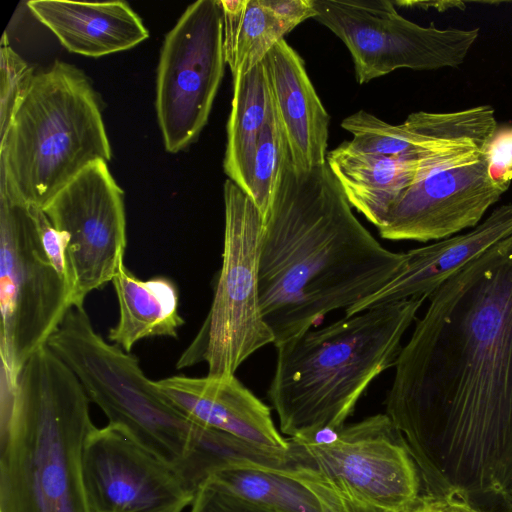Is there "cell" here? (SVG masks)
Instances as JSON below:
<instances>
[{"label": "cell", "mask_w": 512, "mask_h": 512, "mask_svg": "<svg viewBox=\"0 0 512 512\" xmlns=\"http://www.w3.org/2000/svg\"><path fill=\"white\" fill-rule=\"evenodd\" d=\"M385 399L427 494L512 512V235L428 298Z\"/></svg>", "instance_id": "cell-1"}, {"label": "cell", "mask_w": 512, "mask_h": 512, "mask_svg": "<svg viewBox=\"0 0 512 512\" xmlns=\"http://www.w3.org/2000/svg\"><path fill=\"white\" fill-rule=\"evenodd\" d=\"M360 223L327 163L295 170L290 155L264 218L259 258L263 318L274 346L350 309L402 269Z\"/></svg>", "instance_id": "cell-2"}, {"label": "cell", "mask_w": 512, "mask_h": 512, "mask_svg": "<svg viewBox=\"0 0 512 512\" xmlns=\"http://www.w3.org/2000/svg\"><path fill=\"white\" fill-rule=\"evenodd\" d=\"M0 512H90L83 447L90 399L47 346L0 378Z\"/></svg>", "instance_id": "cell-3"}, {"label": "cell", "mask_w": 512, "mask_h": 512, "mask_svg": "<svg viewBox=\"0 0 512 512\" xmlns=\"http://www.w3.org/2000/svg\"><path fill=\"white\" fill-rule=\"evenodd\" d=\"M425 297L344 316L276 345L267 395L289 438L306 440L345 425L369 385L395 365L401 341Z\"/></svg>", "instance_id": "cell-4"}, {"label": "cell", "mask_w": 512, "mask_h": 512, "mask_svg": "<svg viewBox=\"0 0 512 512\" xmlns=\"http://www.w3.org/2000/svg\"><path fill=\"white\" fill-rule=\"evenodd\" d=\"M111 153L91 82L56 60L35 74L0 137V194L42 208L83 169L108 162Z\"/></svg>", "instance_id": "cell-5"}, {"label": "cell", "mask_w": 512, "mask_h": 512, "mask_svg": "<svg viewBox=\"0 0 512 512\" xmlns=\"http://www.w3.org/2000/svg\"><path fill=\"white\" fill-rule=\"evenodd\" d=\"M46 345L76 375L109 424L124 430L171 466L188 485L205 427L191 421L160 394L137 357L104 340L94 330L83 305L69 308Z\"/></svg>", "instance_id": "cell-6"}, {"label": "cell", "mask_w": 512, "mask_h": 512, "mask_svg": "<svg viewBox=\"0 0 512 512\" xmlns=\"http://www.w3.org/2000/svg\"><path fill=\"white\" fill-rule=\"evenodd\" d=\"M222 264L210 309L181 353L178 370L205 363L207 376L227 378L257 350L272 343L260 305L259 258L264 219L251 197L231 180L224 184Z\"/></svg>", "instance_id": "cell-7"}, {"label": "cell", "mask_w": 512, "mask_h": 512, "mask_svg": "<svg viewBox=\"0 0 512 512\" xmlns=\"http://www.w3.org/2000/svg\"><path fill=\"white\" fill-rule=\"evenodd\" d=\"M71 306V288L47 255L30 206L0 194L1 374L15 381Z\"/></svg>", "instance_id": "cell-8"}, {"label": "cell", "mask_w": 512, "mask_h": 512, "mask_svg": "<svg viewBox=\"0 0 512 512\" xmlns=\"http://www.w3.org/2000/svg\"><path fill=\"white\" fill-rule=\"evenodd\" d=\"M313 6L314 19L350 51L359 84L401 68L457 67L480 32L421 26L400 15L388 0H313Z\"/></svg>", "instance_id": "cell-9"}, {"label": "cell", "mask_w": 512, "mask_h": 512, "mask_svg": "<svg viewBox=\"0 0 512 512\" xmlns=\"http://www.w3.org/2000/svg\"><path fill=\"white\" fill-rule=\"evenodd\" d=\"M225 64L220 0H198L167 33L160 52L155 107L168 152L186 148L206 125Z\"/></svg>", "instance_id": "cell-10"}, {"label": "cell", "mask_w": 512, "mask_h": 512, "mask_svg": "<svg viewBox=\"0 0 512 512\" xmlns=\"http://www.w3.org/2000/svg\"><path fill=\"white\" fill-rule=\"evenodd\" d=\"M42 210L63 235L73 279L72 306L112 282L127 244L124 193L97 161L61 188Z\"/></svg>", "instance_id": "cell-11"}, {"label": "cell", "mask_w": 512, "mask_h": 512, "mask_svg": "<svg viewBox=\"0 0 512 512\" xmlns=\"http://www.w3.org/2000/svg\"><path fill=\"white\" fill-rule=\"evenodd\" d=\"M291 439L300 466L319 471L375 505L401 512L420 495L418 469L386 413L344 425L330 443Z\"/></svg>", "instance_id": "cell-12"}, {"label": "cell", "mask_w": 512, "mask_h": 512, "mask_svg": "<svg viewBox=\"0 0 512 512\" xmlns=\"http://www.w3.org/2000/svg\"><path fill=\"white\" fill-rule=\"evenodd\" d=\"M82 469L90 512H182L194 498L171 466L109 423L87 436Z\"/></svg>", "instance_id": "cell-13"}, {"label": "cell", "mask_w": 512, "mask_h": 512, "mask_svg": "<svg viewBox=\"0 0 512 512\" xmlns=\"http://www.w3.org/2000/svg\"><path fill=\"white\" fill-rule=\"evenodd\" d=\"M508 189L489 178L483 152L430 169L422 159L418 177L378 228L383 239L428 242L477 226Z\"/></svg>", "instance_id": "cell-14"}, {"label": "cell", "mask_w": 512, "mask_h": 512, "mask_svg": "<svg viewBox=\"0 0 512 512\" xmlns=\"http://www.w3.org/2000/svg\"><path fill=\"white\" fill-rule=\"evenodd\" d=\"M153 383L167 401L198 425L270 450L285 452L290 448L289 440L278 432L270 408L235 375H173Z\"/></svg>", "instance_id": "cell-15"}, {"label": "cell", "mask_w": 512, "mask_h": 512, "mask_svg": "<svg viewBox=\"0 0 512 512\" xmlns=\"http://www.w3.org/2000/svg\"><path fill=\"white\" fill-rule=\"evenodd\" d=\"M510 235L512 204H505L495 208L469 232L405 252L400 272L379 291L346 310L345 315L393 301L428 299L451 275Z\"/></svg>", "instance_id": "cell-16"}, {"label": "cell", "mask_w": 512, "mask_h": 512, "mask_svg": "<svg viewBox=\"0 0 512 512\" xmlns=\"http://www.w3.org/2000/svg\"><path fill=\"white\" fill-rule=\"evenodd\" d=\"M263 62L295 170L310 171L325 165L330 117L310 81L303 59L282 39Z\"/></svg>", "instance_id": "cell-17"}, {"label": "cell", "mask_w": 512, "mask_h": 512, "mask_svg": "<svg viewBox=\"0 0 512 512\" xmlns=\"http://www.w3.org/2000/svg\"><path fill=\"white\" fill-rule=\"evenodd\" d=\"M27 6L68 51L88 57L130 49L149 36L140 17L123 1L31 0Z\"/></svg>", "instance_id": "cell-18"}, {"label": "cell", "mask_w": 512, "mask_h": 512, "mask_svg": "<svg viewBox=\"0 0 512 512\" xmlns=\"http://www.w3.org/2000/svg\"><path fill=\"white\" fill-rule=\"evenodd\" d=\"M326 163L350 206L378 229L418 177L422 158L361 152L345 141L327 152Z\"/></svg>", "instance_id": "cell-19"}, {"label": "cell", "mask_w": 512, "mask_h": 512, "mask_svg": "<svg viewBox=\"0 0 512 512\" xmlns=\"http://www.w3.org/2000/svg\"><path fill=\"white\" fill-rule=\"evenodd\" d=\"M112 284L119 317L108 332L111 343L130 353L143 339L178 336L185 321L179 314L178 290L171 279L157 276L142 280L124 265Z\"/></svg>", "instance_id": "cell-20"}, {"label": "cell", "mask_w": 512, "mask_h": 512, "mask_svg": "<svg viewBox=\"0 0 512 512\" xmlns=\"http://www.w3.org/2000/svg\"><path fill=\"white\" fill-rule=\"evenodd\" d=\"M233 83L223 167L229 180L249 195L256 147L273 110L264 62L234 77Z\"/></svg>", "instance_id": "cell-21"}, {"label": "cell", "mask_w": 512, "mask_h": 512, "mask_svg": "<svg viewBox=\"0 0 512 512\" xmlns=\"http://www.w3.org/2000/svg\"><path fill=\"white\" fill-rule=\"evenodd\" d=\"M225 61L233 78L261 63L290 31L266 0H220Z\"/></svg>", "instance_id": "cell-22"}, {"label": "cell", "mask_w": 512, "mask_h": 512, "mask_svg": "<svg viewBox=\"0 0 512 512\" xmlns=\"http://www.w3.org/2000/svg\"><path fill=\"white\" fill-rule=\"evenodd\" d=\"M210 478L246 500L280 512H321L307 487L276 471L230 468Z\"/></svg>", "instance_id": "cell-23"}, {"label": "cell", "mask_w": 512, "mask_h": 512, "mask_svg": "<svg viewBox=\"0 0 512 512\" xmlns=\"http://www.w3.org/2000/svg\"><path fill=\"white\" fill-rule=\"evenodd\" d=\"M289 155L288 144L273 104L272 113L256 147L249 193L263 219L269 210Z\"/></svg>", "instance_id": "cell-24"}, {"label": "cell", "mask_w": 512, "mask_h": 512, "mask_svg": "<svg viewBox=\"0 0 512 512\" xmlns=\"http://www.w3.org/2000/svg\"><path fill=\"white\" fill-rule=\"evenodd\" d=\"M342 128L353 136L351 146L361 152L384 156L416 157L401 124L392 125L366 111L346 117Z\"/></svg>", "instance_id": "cell-25"}, {"label": "cell", "mask_w": 512, "mask_h": 512, "mask_svg": "<svg viewBox=\"0 0 512 512\" xmlns=\"http://www.w3.org/2000/svg\"><path fill=\"white\" fill-rule=\"evenodd\" d=\"M281 474L307 487L316 497L321 512H393L367 501L347 486L312 468L298 466Z\"/></svg>", "instance_id": "cell-26"}, {"label": "cell", "mask_w": 512, "mask_h": 512, "mask_svg": "<svg viewBox=\"0 0 512 512\" xmlns=\"http://www.w3.org/2000/svg\"><path fill=\"white\" fill-rule=\"evenodd\" d=\"M0 137L9 127L12 117L30 88L36 73L9 45L6 33L0 45Z\"/></svg>", "instance_id": "cell-27"}, {"label": "cell", "mask_w": 512, "mask_h": 512, "mask_svg": "<svg viewBox=\"0 0 512 512\" xmlns=\"http://www.w3.org/2000/svg\"><path fill=\"white\" fill-rule=\"evenodd\" d=\"M190 512H280L246 500L209 478L195 492Z\"/></svg>", "instance_id": "cell-28"}, {"label": "cell", "mask_w": 512, "mask_h": 512, "mask_svg": "<svg viewBox=\"0 0 512 512\" xmlns=\"http://www.w3.org/2000/svg\"><path fill=\"white\" fill-rule=\"evenodd\" d=\"M483 154L491 181L508 189L512 182V124L498 126Z\"/></svg>", "instance_id": "cell-29"}, {"label": "cell", "mask_w": 512, "mask_h": 512, "mask_svg": "<svg viewBox=\"0 0 512 512\" xmlns=\"http://www.w3.org/2000/svg\"><path fill=\"white\" fill-rule=\"evenodd\" d=\"M266 3L289 31L317 14L313 0H266Z\"/></svg>", "instance_id": "cell-30"}, {"label": "cell", "mask_w": 512, "mask_h": 512, "mask_svg": "<svg viewBox=\"0 0 512 512\" xmlns=\"http://www.w3.org/2000/svg\"><path fill=\"white\" fill-rule=\"evenodd\" d=\"M401 512H475L466 504L444 496L420 494Z\"/></svg>", "instance_id": "cell-31"}]
</instances>
